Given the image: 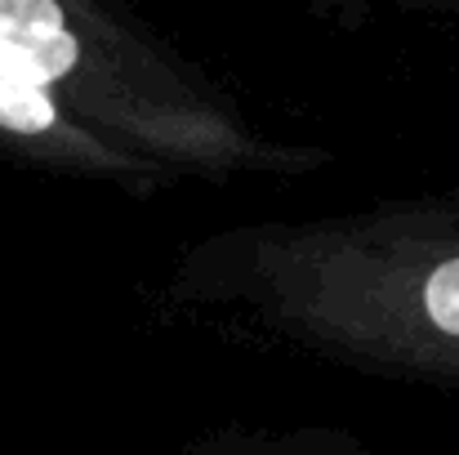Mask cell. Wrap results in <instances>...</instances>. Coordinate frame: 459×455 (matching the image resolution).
Wrapping results in <instances>:
<instances>
[{
  "label": "cell",
  "mask_w": 459,
  "mask_h": 455,
  "mask_svg": "<svg viewBox=\"0 0 459 455\" xmlns=\"http://www.w3.org/2000/svg\"><path fill=\"white\" fill-rule=\"evenodd\" d=\"M81 45L54 0H0V67L49 85L72 72Z\"/></svg>",
  "instance_id": "obj_1"
},
{
  "label": "cell",
  "mask_w": 459,
  "mask_h": 455,
  "mask_svg": "<svg viewBox=\"0 0 459 455\" xmlns=\"http://www.w3.org/2000/svg\"><path fill=\"white\" fill-rule=\"evenodd\" d=\"M0 126L18 135H40L45 126H54V103L45 85L0 67Z\"/></svg>",
  "instance_id": "obj_2"
}]
</instances>
